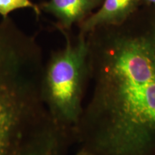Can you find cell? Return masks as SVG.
Listing matches in <instances>:
<instances>
[{
  "label": "cell",
  "mask_w": 155,
  "mask_h": 155,
  "mask_svg": "<svg viewBox=\"0 0 155 155\" xmlns=\"http://www.w3.org/2000/svg\"><path fill=\"white\" fill-rule=\"evenodd\" d=\"M86 36L91 92L75 143L93 155H155V6Z\"/></svg>",
  "instance_id": "6da1fadb"
},
{
  "label": "cell",
  "mask_w": 155,
  "mask_h": 155,
  "mask_svg": "<svg viewBox=\"0 0 155 155\" xmlns=\"http://www.w3.org/2000/svg\"><path fill=\"white\" fill-rule=\"evenodd\" d=\"M42 49L9 16L0 21V155H68L74 129L44 101Z\"/></svg>",
  "instance_id": "7a4b0ae2"
},
{
  "label": "cell",
  "mask_w": 155,
  "mask_h": 155,
  "mask_svg": "<svg viewBox=\"0 0 155 155\" xmlns=\"http://www.w3.org/2000/svg\"><path fill=\"white\" fill-rule=\"evenodd\" d=\"M61 31L65 45L53 52L45 63L42 93L53 119L59 124L74 129L88 87V44L86 35L79 32L72 39L68 31Z\"/></svg>",
  "instance_id": "3957f363"
},
{
  "label": "cell",
  "mask_w": 155,
  "mask_h": 155,
  "mask_svg": "<svg viewBox=\"0 0 155 155\" xmlns=\"http://www.w3.org/2000/svg\"><path fill=\"white\" fill-rule=\"evenodd\" d=\"M102 2L103 0H48L41 8L57 19L60 30L69 31L73 25H79L90 16Z\"/></svg>",
  "instance_id": "277c9868"
},
{
  "label": "cell",
  "mask_w": 155,
  "mask_h": 155,
  "mask_svg": "<svg viewBox=\"0 0 155 155\" xmlns=\"http://www.w3.org/2000/svg\"><path fill=\"white\" fill-rule=\"evenodd\" d=\"M141 5V0H103L98 10L78 25L79 32L87 35L98 27L120 24Z\"/></svg>",
  "instance_id": "5b68a950"
},
{
  "label": "cell",
  "mask_w": 155,
  "mask_h": 155,
  "mask_svg": "<svg viewBox=\"0 0 155 155\" xmlns=\"http://www.w3.org/2000/svg\"><path fill=\"white\" fill-rule=\"evenodd\" d=\"M20 9H32L37 15L40 9L30 0H0V15L2 17H8L11 12Z\"/></svg>",
  "instance_id": "8992f818"
},
{
  "label": "cell",
  "mask_w": 155,
  "mask_h": 155,
  "mask_svg": "<svg viewBox=\"0 0 155 155\" xmlns=\"http://www.w3.org/2000/svg\"><path fill=\"white\" fill-rule=\"evenodd\" d=\"M75 155H93V154L91 152H89L88 151L84 150V149L80 148V150H78V152H77V154Z\"/></svg>",
  "instance_id": "52a82bcc"
},
{
  "label": "cell",
  "mask_w": 155,
  "mask_h": 155,
  "mask_svg": "<svg viewBox=\"0 0 155 155\" xmlns=\"http://www.w3.org/2000/svg\"><path fill=\"white\" fill-rule=\"evenodd\" d=\"M141 1H142V4H144V5L155 6V0H141Z\"/></svg>",
  "instance_id": "ba28073f"
}]
</instances>
